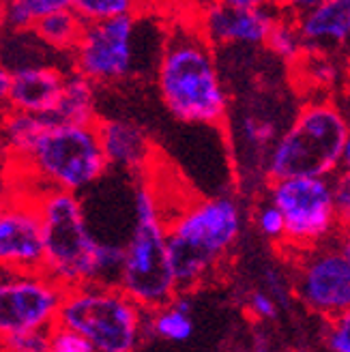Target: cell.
<instances>
[{"label": "cell", "instance_id": "2", "mask_svg": "<svg viewBox=\"0 0 350 352\" xmlns=\"http://www.w3.org/2000/svg\"><path fill=\"white\" fill-rule=\"evenodd\" d=\"M245 208L232 193L196 198L168 219V252L179 292L204 286L243 234Z\"/></svg>", "mask_w": 350, "mask_h": 352}, {"label": "cell", "instance_id": "14", "mask_svg": "<svg viewBox=\"0 0 350 352\" xmlns=\"http://www.w3.org/2000/svg\"><path fill=\"white\" fill-rule=\"evenodd\" d=\"M282 15L273 9H239L211 0L200 13L198 26L215 47H265Z\"/></svg>", "mask_w": 350, "mask_h": 352}, {"label": "cell", "instance_id": "19", "mask_svg": "<svg viewBox=\"0 0 350 352\" xmlns=\"http://www.w3.org/2000/svg\"><path fill=\"white\" fill-rule=\"evenodd\" d=\"M95 82L84 78L78 72L67 74V82L63 88L61 101L56 110L47 118L54 122H80V125H89L97 122V93Z\"/></svg>", "mask_w": 350, "mask_h": 352}, {"label": "cell", "instance_id": "23", "mask_svg": "<svg viewBox=\"0 0 350 352\" xmlns=\"http://www.w3.org/2000/svg\"><path fill=\"white\" fill-rule=\"evenodd\" d=\"M72 9L82 17L86 24L106 22L122 15L142 13V0H72Z\"/></svg>", "mask_w": 350, "mask_h": 352}, {"label": "cell", "instance_id": "29", "mask_svg": "<svg viewBox=\"0 0 350 352\" xmlns=\"http://www.w3.org/2000/svg\"><path fill=\"white\" fill-rule=\"evenodd\" d=\"M333 198L340 230L350 228V170H340L338 174H333Z\"/></svg>", "mask_w": 350, "mask_h": 352}, {"label": "cell", "instance_id": "32", "mask_svg": "<svg viewBox=\"0 0 350 352\" xmlns=\"http://www.w3.org/2000/svg\"><path fill=\"white\" fill-rule=\"evenodd\" d=\"M267 290L277 298V303L288 305V286H284V279L275 271H267Z\"/></svg>", "mask_w": 350, "mask_h": 352}, {"label": "cell", "instance_id": "13", "mask_svg": "<svg viewBox=\"0 0 350 352\" xmlns=\"http://www.w3.org/2000/svg\"><path fill=\"white\" fill-rule=\"evenodd\" d=\"M228 125H232V142L239 157H245V176L256 187L267 189V160L279 133L284 131L288 122H279V116L267 101H252L250 105H239L228 114Z\"/></svg>", "mask_w": 350, "mask_h": 352}, {"label": "cell", "instance_id": "43", "mask_svg": "<svg viewBox=\"0 0 350 352\" xmlns=\"http://www.w3.org/2000/svg\"><path fill=\"white\" fill-rule=\"evenodd\" d=\"M0 352H3V350H0Z\"/></svg>", "mask_w": 350, "mask_h": 352}, {"label": "cell", "instance_id": "15", "mask_svg": "<svg viewBox=\"0 0 350 352\" xmlns=\"http://www.w3.org/2000/svg\"><path fill=\"white\" fill-rule=\"evenodd\" d=\"M97 129L110 168L140 179L151 174L157 162V146L142 125L127 118H99Z\"/></svg>", "mask_w": 350, "mask_h": 352}, {"label": "cell", "instance_id": "31", "mask_svg": "<svg viewBox=\"0 0 350 352\" xmlns=\"http://www.w3.org/2000/svg\"><path fill=\"white\" fill-rule=\"evenodd\" d=\"M28 15L32 17V22L37 17L52 13V11H58V9H67L72 7V0H22Z\"/></svg>", "mask_w": 350, "mask_h": 352}, {"label": "cell", "instance_id": "1", "mask_svg": "<svg viewBox=\"0 0 350 352\" xmlns=\"http://www.w3.org/2000/svg\"><path fill=\"white\" fill-rule=\"evenodd\" d=\"M155 84L164 108L179 122L219 127L228 120V86L217 65L215 45L198 24H177L166 30Z\"/></svg>", "mask_w": 350, "mask_h": 352}, {"label": "cell", "instance_id": "12", "mask_svg": "<svg viewBox=\"0 0 350 352\" xmlns=\"http://www.w3.org/2000/svg\"><path fill=\"white\" fill-rule=\"evenodd\" d=\"M0 269L45 271V234L37 193L20 191L0 206Z\"/></svg>", "mask_w": 350, "mask_h": 352}, {"label": "cell", "instance_id": "9", "mask_svg": "<svg viewBox=\"0 0 350 352\" xmlns=\"http://www.w3.org/2000/svg\"><path fill=\"white\" fill-rule=\"evenodd\" d=\"M142 13L86 24L74 50V72L97 86H110L133 78L140 67V26Z\"/></svg>", "mask_w": 350, "mask_h": 352}, {"label": "cell", "instance_id": "40", "mask_svg": "<svg viewBox=\"0 0 350 352\" xmlns=\"http://www.w3.org/2000/svg\"><path fill=\"white\" fill-rule=\"evenodd\" d=\"M166 0H142V5H144V9L146 7H157V5H164Z\"/></svg>", "mask_w": 350, "mask_h": 352}, {"label": "cell", "instance_id": "6", "mask_svg": "<svg viewBox=\"0 0 350 352\" xmlns=\"http://www.w3.org/2000/svg\"><path fill=\"white\" fill-rule=\"evenodd\" d=\"M45 234V273L65 288L97 281L99 239L78 193L45 187L37 193Z\"/></svg>", "mask_w": 350, "mask_h": 352}, {"label": "cell", "instance_id": "28", "mask_svg": "<svg viewBox=\"0 0 350 352\" xmlns=\"http://www.w3.org/2000/svg\"><path fill=\"white\" fill-rule=\"evenodd\" d=\"M277 305H279L277 298L267 288L252 290L248 294V298H245V311L260 322L277 318Z\"/></svg>", "mask_w": 350, "mask_h": 352}, {"label": "cell", "instance_id": "36", "mask_svg": "<svg viewBox=\"0 0 350 352\" xmlns=\"http://www.w3.org/2000/svg\"><path fill=\"white\" fill-rule=\"evenodd\" d=\"M344 112H346V120H348V135H346L344 151H342V170H350V101H348V105H344Z\"/></svg>", "mask_w": 350, "mask_h": 352}, {"label": "cell", "instance_id": "35", "mask_svg": "<svg viewBox=\"0 0 350 352\" xmlns=\"http://www.w3.org/2000/svg\"><path fill=\"white\" fill-rule=\"evenodd\" d=\"M9 91H11V69L0 60V108L9 105Z\"/></svg>", "mask_w": 350, "mask_h": 352}, {"label": "cell", "instance_id": "22", "mask_svg": "<svg viewBox=\"0 0 350 352\" xmlns=\"http://www.w3.org/2000/svg\"><path fill=\"white\" fill-rule=\"evenodd\" d=\"M265 47L275 58H279L282 63H288V65H296L307 54L301 30H299V26H296L294 15L282 13L277 17V22L269 34Z\"/></svg>", "mask_w": 350, "mask_h": 352}, {"label": "cell", "instance_id": "30", "mask_svg": "<svg viewBox=\"0 0 350 352\" xmlns=\"http://www.w3.org/2000/svg\"><path fill=\"white\" fill-rule=\"evenodd\" d=\"M13 174H17L15 166L11 164L7 153L0 148V206H5L9 200H13L20 193Z\"/></svg>", "mask_w": 350, "mask_h": 352}, {"label": "cell", "instance_id": "25", "mask_svg": "<svg viewBox=\"0 0 350 352\" xmlns=\"http://www.w3.org/2000/svg\"><path fill=\"white\" fill-rule=\"evenodd\" d=\"M3 352H52V329H34L0 340Z\"/></svg>", "mask_w": 350, "mask_h": 352}, {"label": "cell", "instance_id": "42", "mask_svg": "<svg viewBox=\"0 0 350 352\" xmlns=\"http://www.w3.org/2000/svg\"><path fill=\"white\" fill-rule=\"evenodd\" d=\"M9 3H17V0H9Z\"/></svg>", "mask_w": 350, "mask_h": 352}, {"label": "cell", "instance_id": "33", "mask_svg": "<svg viewBox=\"0 0 350 352\" xmlns=\"http://www.w3.org/2000/svg\"><path fill=\"white\" fill-rule=\"evenodd\" d=\"M320 3H325V0H277V9L286 15H299Z\"/></svg>", "mask_w": 350, "mask_h": 352}, {"label": "cell", "instance_id": "21", "mask_svg": "<svg viewBox=\"0 0 350 352\" xmlns=\"http://www.w3.org/2000/svg\"><path fill=\"white\" fill-rule=\"evenodd\" d=\"M191 292H179L170 303L146 311V333L164 342H187L194 336Z\"/></svg>", "mask_w": 350, "mask_h": 352}, {"label": "cell", "instance_id": "38", "mask_svg": "<svg viewBox=\"0 0 350 352\" xmlns=\"http://www.w3.org/2000/svg\"><path fill=\"white\" fill-rule=\"evenodd\" d=\"M336 243H338V248L342 250V254L350 262V228H342V230L338 232V236H336Z\"/></svg>", "mask_w": 350, "mask_h": 352}, {"label": "cell", "instance_id": "41", "mask_svg": "<svg viewBox=\"0 0 350 352\" xmlns=\"http://www.w3.org/2000/svg\"><path fill=\"white\" fill-rule=\"evenodd\" d=\"M296 352H307V350H296Z\"/></svg>", "mask_w": 350, "mask_h": 352}, {"label": "cell", "instance_id": "34", "mask_svg": "<svg viewBox=\"0 0 350 352\" xmlns=\"http://www.w3.org/2000/svg\"><path fill=\"white\" fill-rule=\"evenodd\" d=\"M219 3L239 7V9H273V7H277V0H219Z\"/></svg>", "mask_w": 350, "mask_h": 352}, {"label": "cell", "instance_id": "4", "mask_svg": "<svg viewBox=\"0 0 350 352\" xmlns=\"http://www.w3.org/2000/svg\"><path fill=\"white\" fill-rule=\"evenodd\" d=\"M118 286L146 311L179 294L168 252V219L155 187L144 176L133 189V226L125 241Z\"/></svg>", "mask_w": 350, "mask_h": 352}, {"label": "cell", "instance_id": "18", "mask_svg": "<svg viewBox=\"0 0 350 352\" xmlns=\"http://www.w3.org/2000/svg\"><path fill=\"white\" fill-rule=\"evenodd\" d=\"M50 118L22 110H7L0 116V148L7 153L15 168H22L37 146Z\"/></svg>", "mask_w": 350, "mask_h": 352}, {"label": "cell", "instance_id": "3", "mask_svg": "<svg viewBox=\"0 0 350 352\" xmlns=\"http://www.w3.org/2000/svg\"><path fill=\"white\" fill-rule=\"evenodd\" d=\"M348 135L344 105L331 97H309L275 140L267 160V176H333L342 170Z\"/></svg>", "mask_w": 350, "mask_h": 352}, {"label": "cell", "instance_id": "26", "mask_svg": "<svg viewBox=\"0 0 350 352\" xmlns=\"http://www.w3.org/2000/svg\"><path fill=\"white\" fill-rule=\"evenodd\" d=\"M325 346L329 352H350V309L327 320Z\"/></svg>", "mask_w": 350, "mask_h": 352}, {"label": "cell", "instance_id": "7", "mask_svg": "<svg viewBox=\"0 0 350 352\" xmlns=\"http://www.w3.org/2000/svg\"><path fill=\"white\" fill-rule=\"evenodd\" d=\"M108 168L97 122L80 125L50 120L26 164L15 170L37 176L45 187L78 193L101 181Z\"/></svg>", "mask_w": 350, "mask_h": 352}, {"label": "cell", "instance_id": "24", "mask_svg": "<svg viewBox=\"0 0 350 352\" xmlns=\"http://www.w3.org/2000/svg\"><path fill=\"white\" fill-rule=\"evenodd\" d=\"M252 223L260 236L275 245H284L286 239V221L282 210L275 206V202L267 196H258L252 208Z\"/></svg>", "mask_w": 350, "mask_h": 352}, {"label": "cell", "instance_id": "27", "mask_svg": "<svg viewBox=\"0 0 350 352\" xmlns=\"http://www.w3.org/2000/svg\"><path fill=\"white\" fill-rule=\"evenodd\" d=\"M52 352H97V350L78 331L56 322L52 327Z\"/></svg>", "mask_w": 350, "mask_h": 352}, {"label": "cell", "instance_id": "10", "mask_svg": "<svg viewBox=\"0 0 350 352\" xmlns=\"http://www.w3.org/2000/svg\"><path fill=\"white\" fill-rule=\"evenodd\" d=\"M294 260L292 292L307 311L331 320L350 309V262L336 239L294 252Z\"/></svg>", "mask_w": 350, "mask_h": 352}, {"label": "cell", "instance_id": "16", "mask_svg": "<svg viewBox=\"0 0 350 352\" xmlns=\"http://www.w3.org/2000/svg\"><path fill=\"white\" fill-rule=\"evenodd\" d=\"M67 74L56 65L34 63L11 72L9 108L50 116L61 101Z\"/></svg>", "mask_w": 350, "mask_h": 352}, {"label": "cell", "instance_id": "37", "mask_svg": "<svg viewBox=\"0 0 350 352\" xmlns=\"http://www.w3.org/2000/svg\"><path fill=\"white\" fill-rule=\"evenodd\" d=\"M250 352H275V350L265 333H256L252 340V346H250Z\"/></svg>", "mask_w": 350, "mask_h": 352}, {"label": "cell", "instance_id": "11", "mask_svg": "<svg viewBox=\"0 0 350 352\" xmlns=\"http://www.w3.org/2000/svg\"><path fill=\"white\" fill-rule=\"evenodd\" d=\"M67 288L45 271L0 269V340L15 333L52 329L58 322Z\"/></svg>", "mask_w": 350, "mask_h": 352}, {"label": "cell", "instance_id": "17", "mask_svg": "<svg viewBox=\"0 0 350 352\" xmlns=\"http://www.w3.org/2000/svg\"><path fill=\"white\" fill-rule=\"evenodd\" d=\"M294 20L307 52L340 54L350 47V0H325Z\"/></svg>", "mask_w": 350, "mask_h": 352}, {"label": "cell", "instance_id": "20", "mask_svg": "<svg viewBox=\"0 0 350 352\" xmlns=\"http://www.w3.org/2000/svg\"><path fill=\"white\" fill-rule=\"evenodd\" d=\"M86 28V22L72 9H58L37 17L32 24V32L45 47L58 54H74L80 43V37Z\"/></svg>", "mask_w": 350, "mask_h": 352}, {"label": "cell", "instance_id": "5", "mask_svg": "<svg viewBox=\"0 0 350 352\" xmlns=\"http://www.w3.org/2000/svg\"><path fill=\"white\" fill-rule=\"evenodd\" d=\"M58 324L78 331L97 352H135L146 333V309L116 284L67 288Z\"/></svg>", "mask_w": 350, "mask_h": 352}, {"label": "cell", "instance_id": "39", "mask_svg": "<svg viewBox=\"0 0 350 352\" xmlns=\"http://www.w3.org/2000/svg\"><path fill=\"white\" fill-rule=\"evenodd\" d=\"M7 7H9V0H0V30L7 26Z\"/></svg>", "mask_w": 350, "mask_h": 352}, {"label": "cell", "instance_id": "8", "mask_svg": "<svg viewBox=\"0 0 350 352\" xmlns=\"http://www.w3.org/2000/svg\"><path fill=\"white\" fill-rule=\"evenodd\" d=\"M265 196L275 202L286 221V239L282 248L303 252L340 232L333 176H286L267 183Z\"/></svg>", "mask_w": 350, "mask_h": 352}]
</instances>
